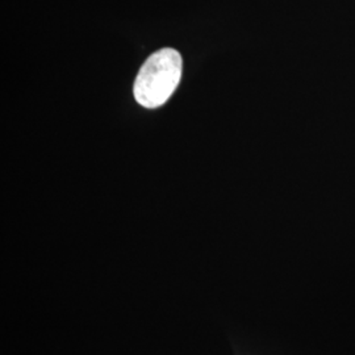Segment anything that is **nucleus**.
<instances>
[{
	"instance_id": "nucleus-1",
	"label": "nucleus",
	"mask_w": 355,
	"mask_h": 355,
	"mask_svg": "<svg viewBox=\"0 0 355 355\" xmlns=\"http://www.w3.org/2000/svg\"><path fill=\"white\" fill-rule=\"evenodd\" d=\"M182 76V57L171 48L155 51L142 64L135 83V98L146 108L167 102Z\"/></svg>"
}]
</instances>
